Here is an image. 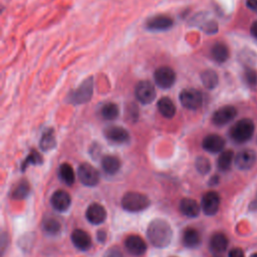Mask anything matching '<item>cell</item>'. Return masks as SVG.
<instances>
[{"label":"cell","mask_w":257,"mask_h":257,"mask_svg":"<svg viewBox=\"0 0 257 257\" xmlns=\"http://www.w3.org/2000/svg\"><path fill=\"white\" fill-rule=\"evenodd\" d=\"M201 80L206 88L213 89L218 85L219 78L216 71L212 69H206L201 73Z\"/></svg>","instance_id":"484cf974"},{"label":"cell","mask_w":257,"mask_h":257,"mask_svg":"<svg viewBox=\"0 0 257 257\" xmlns=\"http://www.w3.org/2000/svg\"><path fill=\"white\" fill-rule=\"evenodd\" d=\"M125 249L134 256H141L147 251V244L138 235H130L124 241Z\"/></svg>","instance_id":"4fadbf2b"},{"label":"cell","mask_w":257,"mask_h":257,"mask_svg":"<svg viewBox=\"0 0 257 257\" xmlns=\"http://www.w3.org/2000/svg\"><path fill=\"white\" fill-rule=\"evenodd\" d=\"M254 130V122L250 118H242L232 125L229 135L234 142L242 144L252 138Z\"/></svg>","instance_id":"3957f363"},{"label":"cell","mask_w":257,"mask_h":257,"mask_svg":"<svg viewBox=\"0 0 257 257\" xmlns=\"http://www.w3.org/2000/svg\"><path fill=\"white\" fill-rule=\"evenodd\" d=\"M93 92V78L91 76L84 79L81 84L74 90H72L67 97V101L73 104H82L87 101L92 96Z\"/></svg>","instance_id":"277c9868"},{"label":"cell","mask_w":257,"mask_h":257,"mask_svg":"<svg viewBox=\"0 0 257 257\" xmlns=\"http://www.w3.org/2000/svg\"><path fill=\"white\" fill-rule=\"evenodd\" d=\"M103 257H122V253L118 248L111 247L104 253Z\"/></svg>","instance_id":"e575fe53"},{"label":"cell","mask_w":257,"mask_h":257,"mask_svg":"<svg viewBox=\"0 0 257 257\" xmlns=\"http://www.w3.org/2000/svg\"><path fill=\"white\" fill-rule=\"evenodd\" d=\"M77 175L80 182L84 186L93 187V186H96L99 182L98 171L93 166L87 163H83L78 167Z\"/></svg>","instance_id":"ba28073f"},{"label":"cell","mask_w":257,"mask_h":257,"mask_svg":"<svg viewBox=\"0 0 257 257\" xmlns=\"http://www.w3.org/2000/svg\"><path fill=\"white\" fill-rule=\"evenodd\" d=\"M250 32L252 34L253 37H255L257 39V21L253 22V24L251 25V28H250Z\"/></svg>","instance_id":"ab89813d"},{"label":"cell","mask_w":257,"mask_h":257,"mask_svg":"<svg viewBox=\"0 0 257 257\" xmlns=\"http://www.w3.org/2000/svg\"><path fill=\"white\" fill-rule=\"evenodd\" d=\"M202 147L205 151L209 153H219L222 152L225 147V140L219 135L211 134L204 138L202 142Z\"/></svg>","instance_id":"2e32d148"},{"label":"cell","mask_w":257,"mask_h":257,"mask_svg":"<svg viewBox=\"0 0 257 257\" xmlns=\"http://www.w3.org/2000/svg\"><path fill=\"white\" fill-rule=\"evenodd\" d=\"M50 203L55 210L59 212H64L69 208L71 204V198L69 194L64 190H57L51 196Z\"/></svg>","instance_id":"e0dca14e"},{"label":"cell","mask_w":257,"mask_h":257,"mask_svg":"<svg viewBox=\"0 0 257 257\" xmlns=\"http://www.w3.org/2000/svg\"><path fill=\"white\" fill-rule=\"evenodd\" d=\"M220 207V196L217 192L209 191L202 197L201 208L203 212L208 216L215 215Z\"/></svg>","instance_id":"9c48e42d"},{"label":"cell","mask_w":257,"mask_h":257,"mask_svg":"<svg viewBox=\"0 0 257 257\" xmlns=\"http://www.w3.org/2000/svg\"><path fill=\"white\" fill-rule=\"evenodd\" d=\"M183 244L188 248H195L201 242L199 232L194 228H187L183 233Z\"/></svg>","instance_id":"603a6c76"},{"label":"cell","mask_w":257,"mask_h":257,"mask_svg":"<svg viewBox=\"0 0 257 257\" xmlns=\"http://www.w3.org/2000/svg\"><path fill=\"white\" fill-rule=\"evenodd\" d=\"M200 206L199 204L190 198H185L180 202V211L183 215L189 218H195L200 213Z\"/></svg>","instance_id":"ffe728a7"},{"label":"cell","mask_w":257,"mask_h":257,"mask_svg":"<svg viewBox=\"0 0 257 257\" xmlns=\"http://www.w3.org/2000/svg\"><path fill=\"white\" fill-rule=\"evenodd\" d=\"M179 99L181 104L191 110H196L201 107L203 103V95L200 90L196 88H185L180 92Z\"/></svg>","instance_id":"5b68a950"},{"label":"cell","mask_w":257,"mask_h":257,"mask_svg":"<svg viewBox=\"0 0 257 257\" xmlns=\"http://www.w3.org/2000/svg\"><path fill=\"white\" fill-rule=\"evenodd\" d=\"M237 114V109L232 105H224L218 108L212 115V121L215 125L222 126L230 122Z\"/></svg>","instance_id":"8fae6325"},{"label":"cell","mask_w":257,"mask_h":257,"mask_svg":"<svg viewBox=\"0 0 257 257\" xmlns=\"http://www.w3.org/2000/svg\"><path fill=\"white\" fill-rule=\"evenodd\" d=\"M61 225L57 219L54 218H47L43 222V229L48 234H57L60 231Z\"/></svg>","instance_id":"1f68e13d"},{"label":"cell","mask_w":257,"mask_h":257,"mask_svg":"<svg viewBox=\"0 0 257 257\" xmlns=\"http://www.w3.org/2000/svg\"><path fill=\"white\" fill-rule=\"evenodd\" d=\"M211 56L218 63L225 62L229 57V49L227 45L221 42L215 43L211 48Z\"/></svg>","instance_id":"7402d4cb"},{"label":"cell","mask_w":257,"mask_h":257,"mask_svg":"<svg viewBox=\"0 0 257 257\" xmlns=\"http://www.w3.org/2000/svg\"><path fill=\"white\" fill-rule=\"evenodd\" d=\"M244 80L250 86H255L257 84V72L253 68H246L244 72Z\"/></svg>","instance_id":"836d02e7"},{"label":"cell","mask_w":257,"mask_h":257,"mask_svg":"<svg viewBox=\"0 0 257 257\" xmlns=\"http://www.w3.org/2000/svg\"><path fill=\"white\" fill-rule=\"evenodd\" d=\"M229 257H245L244 255V252L241 248H233L230 250L229 254H228Z\"/></svg>","instance_id":"d590c367"},{"label":"cell","mask_w":257,"mask_h":257,"mask_svg":"<svg viewBox=\"0 0 257 257\" xmlns=\"http://www.w3.org/2000/svg\"><path fill=\"white\" fill-rule=\"evenodd\" d=\"M246 5L250 10L257 13V0H246Z\"/></svg>","instance_id":"8d00e7d4"},{"label":"cell","mask_w":257,"mask_h":257,"mask_svg":"<svg viewBox=\"0 0 257 257\" xmlns=\"http://www.w3.org/2000/svg\"><path fill=\"white\" fill-rule=\"evenodd\" d=\"M102 170L108 175H114L120 168L119 160L114 156H104L101 160Z\"/></svg>","instance_id":"cb8c5ba5"},{"label":"cell","mask_w":257,"mask_h":257,"mask_svg":"<svg viewBox=\"0 0 257 257\" xmlns=\"http://www.w3.org/2000/svg\"><path fill=\"white\" fill-rule=\"evenodd\" d=\"M30 191V187L27 181L22 180L20 181L14 188V190L12 191V198L15 200H23L24 198L27 197V195L29 194Z\"/></svg>","instance_id":"f1b7e54d"},{"label":"cell","mask_w":257,"mask_h":257,"mask_svg":"<svg viewBox=\"0 0 257 257\" xmlns=\"http://www.w3.org/2000/svg\"><path fill=\"white\" fill-rule=\"evenodd\" d=\"M58 174H59V177L62 180V182H64L68 186H71L75 181L74 171H73L72 167L67 163L60 165Z\"/></svg>","instance_id":"83f0119b"},{"label":"cell","mask_w":257,"mask_h":257,"mask_svg":"<svg viewBox=\"0 0 257 257\" xmlns=\"http://www.w3.org/2000/svg\"><path fill=\"white\" fill-rule=\"evenodd\" d=\"M174 24L172 17L164 14L155 15L146 22V28L151 31H164L170 29Z\"/></svg>","instance_id":"30bf717a"},{"label":"cell","mask_w":257,"mask_h":257,"mask_svg":"<svg viewBox=\"0 0 257 257\" xmlns=\"http://www.w3.org/2000/svg\"><path fill=\"white\" fill-rule=\"evenodd\" d=\"M195 167L197 169V171L202 174V175H206L210 172L211 170V163L209 161V159H207L206 157H198L196 159V162H195Z\"/></svg>","instance_id":"d6a6232c"},{"label":"cell","mask_w":257,"mask_h":257,"mask_svg":"<svg viewBox=\"0 0 257 257\" xmlns=\"http://www.w3.org/2000/svg\"><path fill=\"white\" fill-rule=\"evenodd\" d=\"M42 163V157L41 155L35 151V150H32L30 152V154L27 156V158L24 160V162L22 163V166H21V170L24 171L26 170V168L29 166V165H39Z\"/></svg>","instance_id":"4dcf8cb0"},{"label":"cell","mask_w":257,"mask_h":257,"mask_svg":"<svg viewBox=\"0 0 257 257\" xmlns=\"http://www.w3.org/2000/svg\"><path fill=\"white\" fill-rule=\"evenodd\" d=\"M234 159H235L234 158V153L231 150H227V151L222 152L220 154L218 160H217L218 169L220 171H223V172H226V171L230 170Z\"/></svg>","instance_id":"4316f807"},{"label":"cell","mask_w":257,"mask_h":257,"mask_svg":"<svg viewBox=\"0 0 257 257\" xmlns=\"http://www.w3.org/2000/svg\"><path fill=\"white\" fill-rule=\"evenodd\" d=\"M156 89L154 84L149 80H142L137 83L135 95L143 104H149L156 98Z\"/></svg>","instance_id":"8992f818"},{"label":"cell","mask_w":257,"mask_h":257,"mask_svg":"<svg viewBox=\"0 0 257 257\" xmlns=\"http://www.w3.org/2000/svg\"><path fill=\"white\" fill-rule=\"evenodd\" d=\"M55 146H56V140L54 137V132L52 128H48L42 134L39 142V147L42 151L46 152V151L52 150Z\"/></svg>","instance_id":"d4e9b609"},{"label":"cell","mask_w":257,"mask_h":257,"mask_svg":"<svg viewBox=\"0 0 257 257\" xmlns=\"http://www.w3.org/2000/svg\"><path fill=\"white\" fill-rule=\"evenodd\" d=\"M160 113L167 118H171L176 114V105L170 97L163 96L158 100L157 103Z\"/></svg>","instance_id":"44dd1931"},{"label":"cell","mask_w":257,"mask_h":257,"mask_svg":"<svg viewBox=\"0 0 257 257\" xmlns=\"http://www.w3.org/2000/svg\"><path fill=\"white\" fill-rule=\"evenodd\" d=\"M101 115L104 119L107 120H112L115 119L118 116L119 113V109L118 106L113 103V102H106L102 107H101Z\"/></svg>","instance_id":"f546056e"},{"label":"cell","mask_w":257,"mask_h":257,"mask_svg":"<svg viewBox=\"0 0 257 257\" xmlns=\"http://www.w3.org/2000/svg\"><path fill=\"white\" fill-rule=\"evenodd\" d=\"M249 209L251 211H257V193H256L255 197L253 198V200L251 201V203L249 205Z\"/></svg>","instance_id":"f35d334b"},{"label":"cell","mask_w":257,"mask_h":257,"mask_svg":"<svg viewBox=\"0 0 257 257\" xmlns=\"http://www.w3.org/2000/svg\"><path fill=\"white\" fill-rule=\"evenodd\" d=\"M250 257H257V253H253V254H251V256Z\"/></svg>","instance_id":"b9f144b4"},{"label":"cell","mask_w":257,"mask_h":257,"mask_svg":"<svg viewBox=\"0 0 257 257\" xmlns=\"http://www.w3.org/2000/svg\"><path fill=\"white\" fill-rule=\"evenodd\" d=\"M150 205V199L142 193L127 192L121 198V207L127 212H141L146 210Z\"/></svg>","instance_id":"7a4b0ae2"},{"label":"cell","mask_w":257,"mask_h":257,"mask_svg":"<svg viewBox=\"0 0 257 257\" xmlns=\"http://www.w3.org/2000/svg\"><path fill=\"white\" fill-rule=\"evenodd\" d=\"M86 219L89 223L93 225H98L101 224L105 218H106V211L103 206H101L98 203H92L90 204L85 213Z\"/></svg>","instance_id":"9a60e30c"},{"label":"cell","mask_w":257,"mask_h":257,"mask_svg":"<svg viewBox=\"0 0 257 257\" xmlns=\"http://www.w3.org/2000/svg\"><path fill=\"white\" fill-rule=\"evenodd\" d=\"M218 183H219V177H218V176H213V177L211 178V180L209 181V184H210L211 186H216Z\"/></svg>","instance_id":"60d3db41"},{"label":"cell","mask_w":257,"mask_h":257,"mask_svg":"<svg viewBox=\"0 0 257 257\" xmlns=\"http://www.w3.org/2000/svg\"><path fill=\"white\" fill-rule=\"evenodd\" d=\"M147 236L155 247L164 248L171 243L173 238V230L167 221L157 218L149 224Z\"/></svg>","instance_id":"6da1fadb"},{"label":"cell","mask_w":257,"mask_h":257,"mask_svg":"<svg viewBox=\"0 0 257 257\" xmlns=\"http://www.w3.org/2000/svg\"><path fill=\"white\" fill-rule=\"evenodd\" d=\"M234 162L239 170H249L256 162V153L250 149L242 150L236 155Z\"/></svg>","instance_id":"7c38bea8"},{"label":"cell","mask_w":257,"mask_h":257,"mask_svg":"<svg viewBox=\"0 0 257 257\" xmlns=\"http://www.w3.org/2000/svg\"><path fill=\"white\" fill-rule=\"evenodd\" d=\"M96 239L98 242L100 243H103L105 242V239H106V233L103 231V230H99L96 234Z\"/></svg>","instance_id":"74e56055"},{"label":"cell","mask_w":257,"mask_h":257,"mask_svg":"<svg viewBox=\"0 0 257 257\" xmlns=\"http://www.w3.org/2000/svg\"><path fill=\"white\" fill-rule=\"evenodd\" d=\"M72 244L79 250H87L91 246L90 236L81 229H75L71 233Z\"/></svg>","instance_id":"ac0fdd59"},{"label":"cell","mask_w":257,"mask_h":257,"mask_svg":"<svg viewBox=\"0 0 257 257\" xmlns=\"http://www.w3.org/2000/svg\"><path fill=\"white\" fill-rule=\"evenodd\" d=\"M228 238L225 234L223 233H215L211 236L210 241H209V247L211 249L212 252L216 253V254H220L223 253L227 247H228Z\"/></svg>","instance_id":"d6986e66"},{"label":"cell","mask_w":257,"mask_h":257,"mask_svg":"<svg viewBox=\"0 0 257 257\" xmlns=\"http://www.w3.org/2000/svg\"><path fill=\"white\" fill-rule=\"evenodd\" d=\"M154 79L161 88H170L176 81V72L169 66H161L155 70Z\"/></svg>","instance_id":"52a82bcc"},{"label":"cell","mask_w":257,"mask_h":257,"mask_svg":"<svg viewBox=\"0 0 257 257\" xmlns=\"http://www.w3.org/2000/svg\"><path fill=\"white\" fill-rule=\"evenodd\" d=\"M104 137L111 143L114 144H123L128 141L130 139V134L128 132L122 127V126H117V125H112L108 126L104 130L103 132Z\"/></svg>","instance_id":"5bb4252c"}]
</instances>
